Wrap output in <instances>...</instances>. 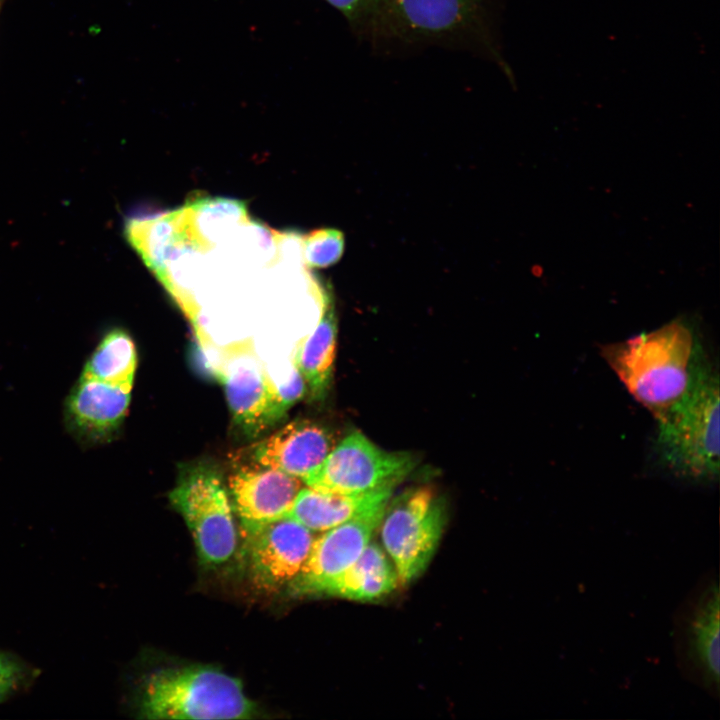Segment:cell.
Instances as JSON below:
<instances>
[{
  "instance_id": "ba28073f",
  "label": "cell",
  "mask_w": 720,
  "mask_h": 720,
  "mask_svg": "<svg viewBox=\"0 0 720 720\" xmlns=\"http://www.w3.org/2000/svg\"><path fill=\"white\" fill-rule=\"evenodd\" d=\"M680 664L710 693L719 690V590L709 579L693 592L676 623Z\"/></svg>"
},
{
  "instance_id": "603a6c76",
  "label": "cell",
  "mask_w": 720,
  "mask_h": 720,
  "mask_svg": "<svg viewBox=\"0 0 720 720\" xmlns=\"http://www.w3.org/2000/svg\"><path fill=\"white\" fill-rule=\"evenodd\" d=\"M19 674L18 665L0 653V701L15 688Z\"/></svg>"
},
{
  "instance_id": "6da1fadb",
  "label": "cell",
  "mask_w": 720,
  "mask_h": 720,
  "mask_svg": "<svg viewBox=\"0 0 720 720\" xmlns=\"http://www.w3.org/2000/svg\"><path fill=\"white\" fill-rule=\"evenodd\" d=\"M600 354L629 394L655 420L689 392L707 361L694 327L682 318L601 345Z\"/></svg>"
},
{
  "instance_id": "4fadbf2b",
  "label": "cell",
  "mask_w": 720,
  "mask_h": 720,
  "mask_svg": "<svg viewBox=\"0 0 720 720\" xmlns=\"http://www.w3.org/2000/svg\"><path fill=\"white\" fill-rule=\"evenodd\" d=\"M130 399L131 391L80 377L65 401L66 427L82 444L104 443L122 425Z\"/></svg>"
},
{
  "instance_id": "7402d4cb",
  "label": "cell",
  "mask_w": 720,
  "mask_h": 720,
  "mask_svg": "<svg viewBox=\"0 0 720 720\" xmlns=\"http://www.w3.org/2000/svg\"><path fill=\"white\" fill-rule=\"evenodd\" d=\"M306 393V382L297 366L293 363L292 373L287 382L277 386V402L282 416L285 417L288 410L299 402Z\"/></svg>"
},
{
  "instance_id": "30bf717a",
  "label": "cell",
  "mask_w": 720,
  "mask_h": 720,
  "mask_svg": "<svg viewBox=\"0 0 720 720\" xmlns=\"http://www.w3.org/2000/svg\"><path fill=\"white\" fill-rule=\"evenodd\" d=\"M303 484L300 478L276 469L239 465L229 475L227 489L244 536L287 517Z\"/></svg>"
},
{
  "instance_id": "7a4b0ae2",
  "label": "cell",
  "mask_w": 720,
  "mask_h": 720,
  "mask_svg": "<svg viewBox=\"0 0 720 720\" xmlns=\"http://www.w3.org/2000/svg\"><path fill=\"white\" fill-rule=\"evenodd\" d=\"M719 417V377L707 360L689 392L656 420L654 449L664 468L684 480H717Z\"/></svg>"
},
{
  "instance_id": "cb8c5ba5",
  "label": "cell",
  "mask_w": 720,
  "mask_h": 720,
  "mask_svg": "<svg viewBox=\"0 0 720 720\" xmlns=\"http://www.w3.org/2000/svg\"><path fill=\"white\" fill-rule=\"evenodd\" d=\"M346 17L356 19L373 8H377L379 0H327Z\"/></svg>"
},
{
  "instance_id": "277c9868",
  "label": "cell",
  "mask_w": 720,
  "mask_h": 720,
  "mask_svg": "<svg viewBox=\"0 0 720 720\" xmlns=\"http://www.w3.org/2000/svg\"><path fill=\"white\" fill-rule=\"evenodd\" d=\"M169 500L193 537L202 564L228 562L237 548V527L230 495L219 470L207 463L185 465Z\"/></svg>"
},
{
  "instance_id": "9c48e42d",
  "label": "cell",
  "mask_w": 720,
  "mask_h": 720,
  "mask_svg": "<svg viewBox=\"0 0 720 720\" xmlns=\"http://www.w3.org/2000/svg\"><path fill=\"white\" fill-rule=\"evenodd\" d=\"M219 376L234 424L258 436L284 417L277 402V385L247 347L229 351Z\"/></svg>"
},
{
  "instance_id": "5bb4252c",
  "label": "cell",
  "mask_w": 720,
  "mask_h": 720,
  "mask_svg": "<svg viewBox=\"0 0 720 720\" xmlns=\"http://www.w3.org/2000/svg\"><path fill=\"white\" fill-rule=\"evenodd\" d=\"M377 8L406 36L439 38L469 28L479 14L480 0H379Z\"/></svg>"
},
{
  "instance_id": "ffe728a7",
  "label": "cell",
  "mask_w": 720,
  "mask_h": 720,
  "mask_svg": "<svg viewBox=\"0 0 720 720\" xmlns=\"http://www.w3.org/2000/svg\"><path fill=\"white\" fill-rule=\"evenodd\" d=\"M137 352L131 336L121 328L108 331L87 360L80 377L131 391Z\"/></svg>"
},
{
  "instance_id": "7c38bea8",
  "label": "cell",
  "mask_w": 720,
  "mask_h": 720,
  "mask_svg": "<svg viewBox=\"0 0 720 720\" xmlns=\"http://www.w3.org/2000/svg\"><path fill=\"white\" fill-rule=\"evenodd\" d=\"M335 444L333 434L322 424L310 419H295L252 444L245 463L276 469L303 481L324 461Z\"/></svg>"
},
{
  "instance_id": "8992f818",
  "label": "cell",
  "mask_w": 720,
  "mask_h": 720,
  "mask_svg": "<svg viewBox=\"0 0 720 720\" xmlns=\"http://www.w3.org/2000/svg\"><path fill=\"white\" fill-rule=\"evenodd\" d=\"M445 509L427 487L405 491L387 503L379 527L399 582L418 577L431 560L445 525Z\"/></svg>"
},
{
  "instance_id": "5b68a950",
  "label": "cell",
  "mask_w": 720,
  "mask_h": 720,
  "mask_svg": "<svg viewBox=\"0 0 720 720\" xmlns=\"http://www.w3.org/2000/svg\"><path fill=\"white\" fill-rule=\"evenodd\" d=\"M408 452L386 451L360 431L336 443L304 480L310 488L349 495L394 490L415 468Z\"/></svg>"
},
{
  "instance_id": "d6986e66",
  "label": "cell",
  "mask_w": 720,
  "mask_h": 720,
  "mask_svg": "<svg viewBox=\"0 0 720 720\" xmlns=\"http://www.w3.org/2000/svg\"><path fill=\"white\" fill-rule=\"evenodd\" d=\"M189 241L208 248L249 222L247 203L227 197L192 196L182 208Z\"/></svg>"
},
{
  "instance_id": "9a60e30c",
  "label": "cell",
  "mask_w": 720,
  "mask_h": 720,
  "mask_svg": "<svg viewBox=\"0 0 720 720\" xmlns=\"http://www.w3.org/2000/svg\"><path fill=\"white\" fill-rule=\"evenodd\" d=\"M123 235L157 278L176 247L188 240L183 209L154 215L133 209L124 218Z\"/></svg>"
},
{
  "instance_id": "ac0fdd59",
  "label": "cell",
  "mask_w": 720,
  "mask_h": 720,
  "mask_svg": "<svg viewBox=\"0 0 720 720\" xmlns=\"http://www.w3.org/2000/svg\"><path fill=\"white\" fill-rule=\"evenodd\" d=\"M398 582L395 567L384 551L369 542L356 561L329 583L323 595L370 601L392 592Z\"/></svg>"
},
{
  "instance_id": "44dd1931",
  "label": "cell",
  "mask_w": 720,
  "mask_h": 720,
  "mask_svg": "<svg viewBox=\"0 0 720 720\" xmlns=\"http://www.w3.org/2000/svg\"><path fill=\"white\" fill-rule=\"evenodd\" d=\"M303 262L311 268L337 263L344 251V235L333 228H319L301 238Z\"/></svg>"
},
{
  "instance_id": "52a82bcc",
  "label": "cell",
  "mask_w": 720,
  "mask_h": 720,
  "mask_svg": "<svg viewBox=\"0 0 720 720\" xmlns=\"http://www.w3.org/2000/svg\"><path fill=\"white\" fill-rule=\"evenodd\" d=\"M387 503L328 529L314 539L302 569L288 585L289 592L294 596L323 595L329 583L352 565L369 544L379 528Z\"/></svg>"
},
{
  "instance_id": "2e32d148",
  "label": "cell",
  "mask_w": 720,
  "mask_h": 720,
  "mask_svg": "<svg viewBox=\"0 0 720 720\" xmlns=\"http://www.w3.org/2000/svg\"><path fill=\"white\" fill-rule=\"evenodd\" d=\"M321 315L312 334L296 347L293 363L301 372L311 400H323L332 384L337 347V317L334 301L325 291Z\"/></svg>"
},
{
  "instance_id": "3957f363",
  "label": "cell",
  "mask_w": 720,
  "mask_h": 720,
  "mask_svg": "<svg viewBox=\"0 0 720 720\" xmlns=\"http://www.w3.org/2000/svg\"><path fill=\"white\" fill-rule=\"evenodd\" d=\"M138 712L145 719H250L255 703L241 681L215 667L188 665L152 671L142 682Z\"/></svg>"
},
{
  "instance_id": "8fae6325",
  "label": "cell",
  "mask_w": 720,
  "mask_h": 720,
  "mask_svg": "<svg viewBox=\"0 0 720 720\" xmlns=\"http://www.w3.org/2000/svg\"><path fill=\"white\" fill-rule=\"evenodd\" d=\"M246 539L252 581L262 589L277 590L298 575L315 538L311 530L285 517Z\"/></svg>"
},
{
  "instance_id": "e0dca14e",
  "label": "cell",
  "mask_w": 720,
  "mask_h": 720,
  "mask_svg": "<svg viewBox=\"0 0 720 720\" xmlns=\"http://www.w3.org/2000/svg\"><path fill=\"white\" fill-rule=\"evenodd\" d=\"M393 490L349 495L302 487L288 513L289 518L311 531H326L359 514L387 503Z\"/></svg>"
}]
</instances>
